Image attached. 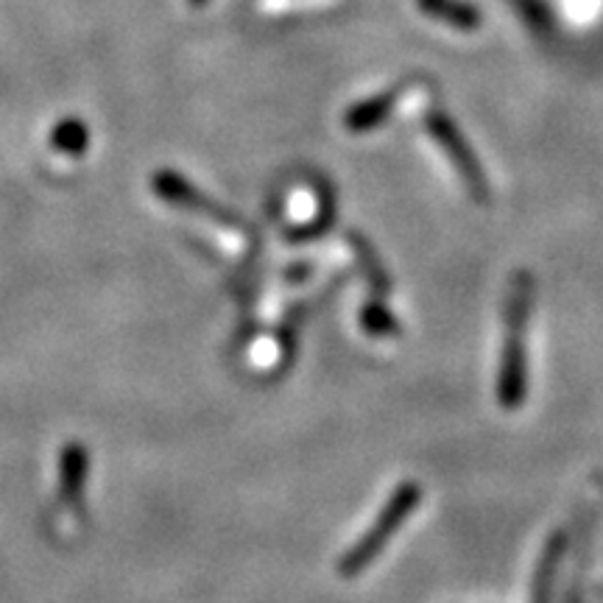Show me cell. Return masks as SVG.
I'll list each match as a JSON object with an SVG mask.
<instances>
[{
  "instance_id": "5b68a950",
  "label": "cell",
  "mask_w": 603,
  "mask_h": 603,
  "mask_svg": "<svg viewBox=\"0 0 603 603\" xmlns=\"http://www.w3.org/2000/svg\"><path fill=\"white\" fill-rule=\"evenodd\" d=\"M151 187H154V194L163 196L168 205L182 207V210L190 212H205V216L216 218V221L221 223V227H227V230H243L235 212H230L227 207L212 205V201L207 199V196H201L185 176L174 174V171H160V174H154Z\"/></svg>"
},
{
  "instance_id": "3957f363",
  "label": "cell",
  "mask_w": 603,
  "mask_h": 603,
  "mask_svg": "<svg viewBox=\"0 0 603 603\" xmlns=\"http://www.w3.org/2000/svg\"><path fill=\"white\" fill-rule=\"evenodd\" d=\"M428 132H430V138H434V143L447 154V160L452 163L456 174L461 176V182H464L467 190L475 196L478 205H489V199H492V190H489L486 174H483L481 163H478V157H475V151L470 149V143L464 140V134L456 129V123H452L450 118L439 116V112H430Z\"/></svg>"
},
{
  "instance_id": "4fadbf2b",
  "label": "cell",
  "mask_w": 603,
  "mask_h": 603,
  "mask_svg": "<svg viewBox=\"0 0 603 603\" xmlns=\"http://www.w3.org/2000/svg\"><path fill=\"white\" fill-rule=\"evenodd\" d=\"M207 3H210V0H190V7H196V9L207 7Z\"/></svg>"
},
{
  "instance_id": "7a4b0ae2",
  "label": "cell",
  "mask_w": 603,
  "mask_h": 603,
  "mask_svg": "<svg viewBox=\"0 0 603 603\" xmlns=\"http://www.w3.org/2000/svg\"><path fill=\"white\" fill-rule=\"evenodd\" d=\"M423 497H425L423 483L417 481L397 483L392 495H388L386 506H383L381 512H377V517L369 523L366 531H363L361 537H358L355 542L341 553V559H338L336 564L338 575H341V579H358V575L366 573L374 561L381 559L383 550L388 548L394 534L408 523L410 514L417 512Z\"/></svg>"
},
{
  "instance_id": "8992f818",
  "label": "cell",
  "mask_w": 603,
  "mask_h": 603,
  "mask_svg": "<svg viewBox=\"0 0 603 603\" xmlns=\"http://www.w3.org/2000/svg\"><path fill=\"white\" fill-rule=\"evenodd\" d=\"M570 542H573V534H570L568 528H556V531H550V537L545 539L542 553H539L537 568H534L528 603H553L556 581H559L564 559H568L570 553Z\"/></svg>"
},
{
  "instance_id": "ba28073f",
  "label": "cell",
  "mask_w": 603,
  "mask_h": 603,
  "mask_svg": "<svg viewBox=\"0 0 603 603\" xmlns=\"http://www.w3.org/2000/svg\"><path fill=\"white\" fill-rule=\"evenodd\" d=\"M417 7L423 9L428 18L441 20V23L452 25V29H481V12H478L475 7H470V3H461V0H417Z\"/></svg>"
},
{
  "instance_id": "52a82bcc",
  "label": "cell",
  "mask_w": 603,
  "mask_h": 603,
  "mask_svg": "<svg viewBox=\"0 0 603 603\" xmlns=\"http://www.w3.org/2000/svg\"><path fill=\"white\" fill-rule=\"evenodd\" d=\"M347 243H350L352 254H355L358 268H361L372 296L386 299V296L392 294L394 283H392V274L386 272V263H383V257L377 254V249H374L372 241H369L366 235H361V232H347Z\"/></svg>"
},
{
  "instance_id": "30bf717a",
  "label": "cell",
  "mask_w": 603,
  "mask_h": 603,
  "mask_svg": "<svg viewBox=\"0 0 603 603\" xmlns=\"http://www.w3.org/2000/svg\"><path fill=\"white\" fill-rule=\"evenodd\" d=\"M51 149L65 154V157H81L90 149V129L79 118H62L51 129Z\"/></svg>"
},
{
  "instance_id": "9c48e42d",
  "label": "cell",
  "mask_w": 603,
  "mask_h": 603,
  "mask_svg": "<svg viewBox=\"0 0 603 603\" xmlns=\"http://www.w3.org/2000/svg\"><path fill=\"white\" fill-rule=\"evenodd\" d=\"M358 325L366 332L369 338H399L403 336V325H399L397 316L392 314V308L386 305V299H366L358 310Z\"/></svg>"
},
{
  "instance_id": "7c38bea8",
  "label": "cell",
  "mask_w": 603,
  "mask_h": 603,
  "mask_svg": "<svg viewBox=\"0 0 603 603\" xmlns=\"http://www.w3.org/2000/svg\"><path fill=\"white\" fill-rule=\"evenodd\" d=\"M394 96H377L369 98V101L355 103V107L347 112V129L350 132H369V129L381 127L388 116H392Z\"/></svg>"
},
{
  "instance_id": "8fae6325",
  "label": "cell",
  "mask_w": 603,
  "mask_h": 603,
  "mask_svg": "<svg viewBox=\"0 0 603 603\" xmlns=\"http://www.w3.org/2000/svg\"><path fill=\"white\" fill-rule=\"evenodd\" d=\"M87 478V452L81 445H67L62 452V497L76 503Z\"/></svg>"
},
{
  "instance_id": "6da1fadb",
  "label": "cell",
  "mask_w": 603,
  "mask_h": 603,
  "mask_svg": "<svg viewBox=\"0 0 603 603\" xmlns=\"http://www.w3.org/2000/svg\"><path fill=\"white\" fill-rule=\"evenodd\" d=\"M537 279L531 272L512 274L503 302V344L497 363V403L503 410H519L528 397V321H531Z\"/></svg>"
},
{
  "instance_id": "277c9868",
  "label": "cell",
  "mask_w": 603,
  "mask_h": 603,
  "mask_svg": "<svg viewBox=\"0 0 603 603\" xmlns=\"http://www.w3.org/2000/svg\"><path fill=\"white\" fill-rule=\"evenodd\" d=\"M603 517V475L595 478V489L592 497L581 506L579 517H575V556L573 570H570L568 590H564V603H584V579L590 570V550L592 539H595L597 523Z\"/></svg>"
}]
</instances>
